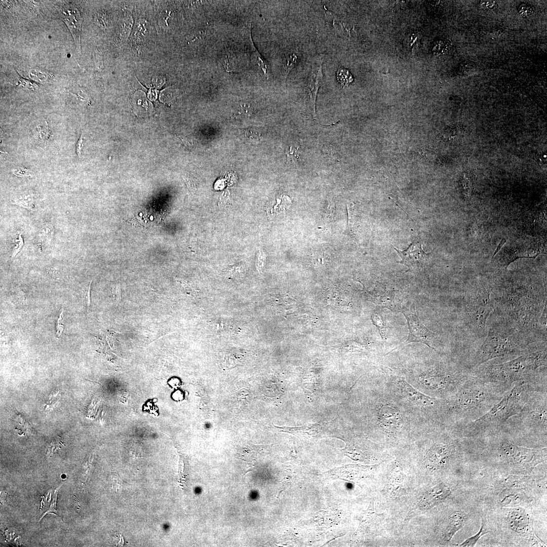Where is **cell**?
Segmentation results:
<instances>
[{
	"label": "cell",
	"instance_id": "obj_1",
	"mask_svg": "<svg viewBox=\"0 0 547 547\" xmlns=\"http://www.w3.org/2000/svg\"><path fill=\"white\" fill-rule=\"evenodd\" d=\"M470 373L487 382L509 387L522 381L546 385V345L531 346L523 355L507 362H486Z\"/></svg>",
	"mask_w": 547,
	"mask_h": 547
},
{
	"label": "cell",
	"instance_id": "obj_2",
	"mask_svg": "<svg viewBox=\"0 0 547 547\" xmlns=\"http://www.w3.org/2000/svg\"><path fill=\"white\" fill-rule=\"evenodd\" d=\"M512 387L487 382L470 374L449 401L450 415L464 427L486 414Z\"/></svg>",
	"mask_w": 547,
	"mask_h": 547
},
{
	"label": "cell",
	"instance_id": "obj_3",
	"mask_svg": "<svg viewBox=\"0 0 547 547\" xmlns=\"http://www.w3.org/2000/svg\"><path fill=\"white\" fill-rule=\"evenodd\" d=\"M546 385L525 381L514 383L511 389L486 414L465 425L464 432L472 435L501 429L509 418L522 409L534 392L547 388Z\"/></svg>",
	"mask_w": 547,
	"mask_h": 547
},
{
	"label": "cell",
	"instance_id": "obj_4",
	"mask_svg": "<svg viewBox=\"0 0 547 547\" xmlns=\"http://www.w3.org/2000/svg\"><path fill=\"white\" fill-rule=\"evenodd\" d=\"M530 347L518 337L501 330L491 329L483 343L467 357L465 369L470 372L496 358H517Z\"/></svg>",
	"mask_w": 547,
	"mask_h": 547
},
{
	"label": "cell",
	"instance_id": "obj_5",
	"mask_svg": "<svg viewBox=\"0 0 547 547\" xmlns=\"http://www.w3.org/2000/svg\"><path fill=\"white\" fill-rule=\"evenodd\" d=\"M547 388L533 393L522 409L509 418L503 426L506 430H520L546 436Z\"/></svg>",
	"mask_w": 547,
	"mask_h": 547
},
{
	"label": "cell",
	"instance_id": "obj_6",
	"mask_svg": "<svg viewBox=\"0 0 547 547\" xmlns=\"http://www.w3.org/2000/svg\"><path fill=\"white\" fill-rule=\"evenodd\" d=\"M493 450L499 459L527 470H532L546 459V448L533 449L520 446L505 437L499 438L494 444Z\"/></svg>",
	"mask_w": 547,
	"mask_h": 547
},
{
	"label": "cell",
	"instance_id": "obj_7",
	"mask_svg": "<svg viewBox=\"0 0 547 547\" xmlns=\"http://www.w3.org/2000/svg\"><path fill=\"white\" fill-rule=\"evenodd\" d=\"M401 312L407 319L409 331L406 343L419 342L436 350L439 343L438 335L431 331L420 322L415 305L412 304L410 309L403 308Z\"/></svg>",
	"mask_w": 547,
	"mask_h": 547
},
{
	"label": "cell",
	"instance_id": "obj_8",
	"mask_svg": "<svg viewBox=\"0 0 547 547\" xmlns=\"http://www.w3.org/2000/svg\"><path fill=\"white\" fill-rule=\"evenodd\" d=\"M385 515L378 514L374 510V502L371 501L368 509L361 515L360 524L354 536L359 541L373 540L382 533Z\"/></svg>",
	"mask_w": 547,
	"mask_h": 547
},
{
	"label": "cell",
	"instance_id": "obj_9",
	"mask_svg": "<svg viewBox=\"0 0 547 547\" xmlns=\"http://www.w3.org/2000/svg\"><path fill=\"white\" fill-rule=\"evenodd\" d=\"M63 20L66 23L74 40L76 49L80 53L81 29L82 18L78 9L72 4H64L60 9Z\"/></svg>",
	"mask_w": 547,
	"mask_h": 547
},
{
	"label": "cell",
	"instance_id": "obj_10",
	"mask_svg": "<svg viewBox=\"0 0 547 547\" xmlns=\"http://www.w3.org/2000/svg\"><path fill=\"white\" fill-rule=\"evenodd\" d=\"M323 58V55H321L317 58H315L307 80L308 94L312 110V114L315 119H316V102L317 95L323 77L322 73Z\"/></svg>",
	"mask_w": 547,
	"mask_h": 547
},
{
	"label": "cell",
	"instance_id": "obj_11",
	"mask_svg": "<svg viewBox=\"0 0 547 547\" xmlns=\"http://www.w3.org/2000/svg\"><path fill=\"white\" fill-rule=\"evenodd\" d=\"M399 382L403 394L411 402L423 407H433L439 406V401L421 393L405 380L401 379Z\"/></svg>",
	"mask_w": 547,
	"mask_h": 547
},
{
	"label": "cell",
	"instance_id": "obj_12",
	"mask_svg": "<svg viewBox=\"0 0 547 547\" xmlns=\"http://www.w3.org/2000/svg\"><path fill=\"white\" fill-rule=\"evenodd\" d=\"M455 451L454 446L444 442L434 444L428 451L426 456L428 461L435 467L443 465Z\"/></svg>",
	"mask_w": 547,
	"mask_h": 547
},
{
	"label": "cell",
	"instance_id": "obj_13",
	"mask_svg": "<svg viewBox=\"0 0 547 547\" xmlns=\"http://www.w3.org/2000/svg\"><path fill=\"white\" fill-rule=\"evenodd\" d=\"M395 249L402 258V261L399 262L408 267L422 262L428 255L423 251L421 244L418 243H411L404 250H400L396 248Z\"/></svg>",
	"mask_w": 547,
	"mask_h": 547
},
{
	"label": "cell",
	"instance_id": "obj_14",
	"mask_svg": "<svg viewBox=\"0 0 547 547\" xmlns=\"http://www.w3.org/2000/svg\"><path fill=\"white\" fill-rule=\"evenodd\" d=\"M510 528L518 533L525 534L529 529V519L525 512L514 510L509 512L506 518Z\"/></svg>",
	"mask_w": 547,
	"mask_h": 547
},
{
	"label": "cell",
	"instance_id": "obj_15",
	"mask_svg": "<svg viewBox=\"0 0 547 547\" xmlns=\"http://www.w3.org/2000/svg\"><path fill=\"white\" fill-rule=\"evenodd\" d=\"M468 515L462 511L454 512L448 520L447 525L444 530L442 537L444 540L450 541L454 534L466 523Z\"/></svg>",
	"mask_w": 547,
	"mask_h": 547
},
{
	"label": "cell",
	"instance_id": "obj_16",
	"mask_svg": "<svg viewBox=\"0 0 547 547\" xmlns=\"http://www.w3.org/2000/svg\"><path fill=\"white\" fill-rule=\"evenodd\" d=\"M451 491L448 486L440 484L433 488L422 498L424 506L432 507L445 500L450 494Z\"/></svg>",
	"mask_w": 547,
	"mask_h": 547
},
{
	"label": "cell",
	"instance_id": "obj_17",
	"mask_svg": "<svg viewBox=\"0 0 547 547\" xmlns=\"http://www.w3.org/2000/svg\"><path fill=\"white\" fill-rule=\"evenodd\" d=\"M379 414L381 424L385 428L394 429L399 426L400 416L395 408L384 406L380 409Z\"/></svg>",
	"mask_w": 547,
	"mask_h": 547
},
{
	"label": "cell",
	"instance_id": "obj_18",
	"mask_svg": "<svg viewBox=\"0 0 547 547\" xmlns=\"http://www.w3.org/2000/svg\"><path fill=\"white\" fill-rule=\"evenodd\" d=\"M11 204L28 210H34L35 199L32 194L24 193L15 196L11 201Z\"/></svg>",
	"mask_w": 547,
	"mask_h": 547
},
{
	"label": "cell",
	"instance_id": "obj_19",
	"mask_svg": "<svg viewBox=\"0 0 547 547\" xmlns=\"http://www.w3.org/2000/svg\"><path fill=\"white\" fill-rule=\"evenodd\" d=\"M55 235V228L51 223H46L39 229L37 236L38 241L45 244H50Z\"/></svg>",
	"mask_w": 547,
	"mask_h": 547
},
{
	"label": "cell",
	"instance_id": "obj_20",
	"mask_svg": "<svg viewBox=\"0 0 547 547\" xmlns=\"http://www.w3.org/2000/svg\"><path fill=\"white\" fill-rule=\"evenodd\" d=\"M484 522L483 520H482L481 526L480 528V530L476 534L470 537L467 538L463 542L460 544H456L455 545L458 546L463 547H472L475 546L477 541L482 536L488 533V532H484Z\"/></svg>",
	"mask_w": 547,
	"mask_h": 547
},
{
	"label": "cell",
	"instance_id": "obj_21",
	"mask_svg": "<svg viewBox=\"0 0 547 547\" xmlns=\"http://www.w3.org/2000/svg\"><path fill=\"white\" fill-rule=\"evenodd\" d=\"M337 81L343 87L348 86L354 80L353 76L349 70L346 69L339 68L336 72Z\"/></svg>",
	"mask_w": 547,
	"mask_h": 547
},
{
	"label": "cell",
	"instance_id": "obj_22",
	"mask_svg": "<svg viewBox=\"0 0 547 547\" xmlns=\"http://www.w3.org/2000/svg\"><path fill=\"white\" fill-rule=\"evenodd\" d=\"M401 467L399 465L397 466L394 472L390 478L391 483L394 486H398L402 483L404 476L403 473L401 471Z\"/></svg>",
	"mask_w": 547,
	"mask_h": 547
},
{
	"label": "cell",
	"instance_id": "obj_23",
	"mask_svg": "<svg viewBox=\"0 0 547 547\" xmlns=\"http://www.w3.org/2000/svg\"><path fill=\"white\" fill-rule=\"evenodd\" d=\"M297 56L295 54L289 55L286 58V63L284 65V68L286 70L285 80H286L287 76L290 71L295 66L297 62Z\"/></svg>",
	"mask_w": 547,
	"mask_h": 547
},
{
	"label": "cell",
	"instance_id": "obj_24",
	"mask_svg": "<svg viewBox=\"0 0 547 547\" xmlns=\"http://www.w3.org/2000/svg\"><path fill=\"white\" fill-rule=\"evenodd\" d=\"M15 242L16 243L12 249L11 254L12 259L16 257V256L21 251L24 246V241L21 233H18L17 238L15 240Z\"/></svg>",
	"mask_w": 547,
	"mask_h": 547
},
{
	"label": "cell",
	"instance_id": "obj_25",
	"mask_svg": "<svg viewBox=\"0 0 547 547\" xmlns=\"http://www.w3.org/2000/svg\"><path fill=\"white\" fill-rule=\"evenodd\" d=\"M18 82L19 85L21 86L23 89L27 90H35L37 88L38 86L33 82L23 79L18 73Z\"/></svg>",
	"mask_w": 547,
	"mask_h": 547
},
{
	"label": "cell",
	"instance_id": "obj_26",
	"mask_svg": "<svg viewBox=\"0 0 547 547\" xmlns=\"http://www.w3.org/2000/svg\"><path fill=\"white\" fill-rule=\"evenodd\" d=\"M286 153L289 162H295L299 158L298 148L291 146L286 149Z\"/></svg>",
	"mask_w": 547,
	"mask_h": 547
},
{
	"label": "cell",
	"instance_id": "obj_27",
	"mask_svg": "<svg viewBox=\"0 0 547 547\" xmlns=\"http://www.w3.org/2000/svg\"><path fill=\"white\" fill-rule=\"evenodd\" d=\"M92 461L93 458L92 457H90L84 465V470L81 477V481L83 484L85 483L88 479L92 468Z\"/></svg>",
	"mask_w": 547,
	"mask_h": 547
},
{
	"label": "cell",
	"instance_id": "obj_28",
	"mask_svg": "<svg viewBox=\"0 0 547 547\" xmlns=\"http://www.w3.org/2000/svg\"><path fill=\"white\" fill-rule=\"evenodd\" d=\"M63 309H61L59 316L56 323V335L59 337L63 330Z\"/></svg>",
	"mask_w": 547,
	"mask_h": 547
},
{
	"label": "cell",
	"instance_id": "obj_29",
	"mask_svg": "<svg viewBox=\"0 0 547 547\" xmlns=\"http://www.w3.org/2000/svg\"><path fill=\"white\" fill-rule=\"evenodd\" d=\"M13 174L19 177H28L31 176V172L26 168H20L13 170Z\"/></svg>",
	"mask_w": 547,
	"mask_h": 547
},
{
	"label": "cell",
	"instance_id": "obj_30",
	"mask_svg": "<svg viewBox=\"0 0 547 547\" xmlns=\"http://www.w3.org/2000/svg\"><path fill=\"white\" fill-rule=\"evenodd\" d=\"M92 282V281H91L90 282V283L89 284V285H88V287L87 288V289L86 290V291H85V300H86V302L87 310H88V309H89V308L90 307V304H91L90 292H91V286Z\"/></svg>",
	"mask_w": 547,
	"mask_h": 547
},
{
	"label": "cell",
	"instance_id": "obj_31",
	"mask_svg": "<svg viewBox=\"0 0 547 547\" xmlns=\"http://www.w3.org/2000/svg\"><path fill=\"white\" fill-rule=\"evenodd\" d=\"M60 441L58 439H56L52 441L49 447L48 453L51 455L54 452V450L57 449L60 447Z\"/></svg>",
	"mask_w": 547,
	"mask_h": 547
},
{
	"label": "cell",
	"instance_id": "obj_32",
	"mask_svg": "<svg viewBox=\"0 0 547 547\" xmlns=\"http://www.w3.org/2000/svg\"><path fill=\"white\" fill-rule=\"evenodd\" d=\"M83 136H82V135H81L80 138L79 139V140H78V141H77V142L76 143V153L77 154L79 158H80V157H81V149H82V147L83 146Z\"/></svg>",
	"mask_w": 547,
	"mask_h": 547
},
{
	"label": "cell",
	"instance_id": "obj_33",
	"mask_svg": "<svg viewBox=\"0 0 547 547\" xmlns=\"http://www.w3.org/2000/svg\"><path fill=\"white\" fill-rule=\"evenodd\" d=\"M506 242V240L504 238H502L501 239V241L500 242V243L498 245L496 249H495V250L494 251V253H493V255L492 257H493L494 256L496 255V254L498 252L499 250L501 249L502 246Z\"/></svg>",
	"mask_w": 547,
	"mask_h": 547
}]
</instances>
